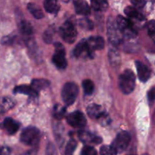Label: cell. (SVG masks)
Instances as JSON below:
<instances>
[{"instance_id":"6da1fadb","label":"cell","mask_w":155,"mask_h":155,"mask_svg":"<svg viewBox=\"0 0 155 155\" xmlns=\"http://www.w3.org/2000/svg\"><path fill=\"white\" fill-rule=\"evenodd\" d=\"M119 86L122 93H132L135 87V77L131 70H126L119 78Z\"/></svg>"},{"instance_id":"7a4b0ae2","label":"cell","mask_w":155,"mask_h":155,"mask_svg":"<svg viewBox=\"0 0 155 155\" xmlns=\"http://www.w3.org/2000/svg\"><path fill=\"white\" fill-rule=\"evenodd\" d=\"M107 36L109 41L113 45H119L124 36L117 24L116 19L111 17L107 20Z\"/></svg>"},{"instance_id":"3957f363","label":"cell","mask_w":155,"mask_h":155,"mask_svg":"<svg viewBox=\"0 0 155 155\" xmlns=\"http://www.w3.org/2000/svg\"><path fill=\"white\" fill-rule=\"evenodd\" d=\"M21 141L24 145L29 146H35L39 143L40 139V133L36 127H28L24 129L21 134Z\"/></svg>"},{"instance_id":"277c9868","label":"cell","mask_w":155,"mask_h":155,"mask_svg":"<svg viewBox=\"0 0 155 155\" xmlns=\"http://www.w3.org/2000/svg\"><path fill=\"white\" fill-rule=\"evenodd\" d=\"M79 89L74 83H67L64 85L62 90V98L66 106L74 104L78 95Z\"/></svg>"},{"instance_id":"5b68a950","label":"cell","mask_w":155,"mask_h":155,"mask_svg":"<svg viewBox=\"0 0 155 155\" xmlns=\"http://www.w3.org/2000/svg\"><path fill=\"white\" fill-rule=\"evenodd\" d=\"M59 34L65 42L73 43L77 38V30L72 23L66 21L59 28Z\"/></svg>"},{"instance_id":"8992f818","label":"cell","mask_w":155,"mask_h":155,"mask_svg":"<svg viewBox=\"0 0 155 155\" xmlns=\"http://www.w3.org/2000/svg\"><path fill=\"white\" fill-rule=\"evenodd\" d=\"M53 62L59 69H65L67 67L65 51L62 44H55V53L53 56Z\"/></svg>"},{"instance_id":"52a82bcc","label":"cell","mask_w":155,"mask_h":155,"mask_svg":"<svg viewBox=\"0 0 155 155\" xmlns=\"http://www.w3.org/2000/svg\"><path fill=\"white\" fill-rule=\"evenodd\" d=\"M130 141V134L128 132L122 131L117 135L112 146L116 150L117 152H123L129 146Z\"/></svg>"},{"instance_id":"ba28073f","label":"cell","mask_w":155,"mask_h":155,"mask_svg":"<svg viewBox=\"0 0 155 155\" xmlns=\"http://www.w3.org/2000/svg\"><path fill=\"white\" fill-rule=\"evenodd\" d=\"M116 22L124 36L130 38L136 36L137 32L133 28V24L130 20L123 18L122 16H118L116 18Z\"/></svg>"},{"instance_id":"9c48e42d","label":"cell","mask_w":155,"mask_h":155,"mask_svg":"<svg viewBox=\"0 0 155 155\" xmlns=\"http://www.w3.org/2000/svg\"><path fill=\"white\" fill-rule=\"evenodd\" d=\"M66 120L67 123L74 128H83L87 123L86 117L81 111H74L69 114L67 116Z\"/></svg>"},{"instance_id":"30bf717a","label":"cell","mask_w":155,"mask_h":155,"mask_svg":"<svg viewBox=\"0 0 155 155\" xmlns=\"http://www.w3.org/2000/svg\"><path fill=\"white\" fill-rule=\"evenodd\" d=\"M92 54L93 51L88 46L87 40L80 41L73 50V54L76 58H91Z\"/></svg>"},{"instance_id":"8fae6325","label":"cell","mask_w":155,"mask_h":155,"mask_svg":"<svg viewBox=\"0 0 155 155\" xmlns=\"http://www.w3.org/2000/svg\"><path fill=\"white\" fill-rule=\"evenodd\" d=\"M87 113L92 119H103L106 115L104 110L100 105L91 104L87 108Z\"/></svg>"},{"instance_id":"7c38bea8","label":"cell","mask_w":155,"mask_h":155,"mask_svg":"<svg viewBox=\"0 0 155 155\" xmlns=\"http://www.w3.org/2000/svg\"><path fill=\"white\" fill-rule=\"evenodd\" d=\"M135 67H136L137 72L139 80L141 82H147L150 79V71L144 64L142 62L137 61H135Z\"/></svg>"},{"instance_id":"4fadbf2b","label":"cell","mask_w":155,"mask_h":155,"mask_svg":"<svg viewBox=\"0 0 155 155\" xmlns=\"http://www.w3.org/2000/svg\"><path fill=\"white\" fill-rule=\"evenodd\" d=\"M3 128L9 135H14L19 129V124L11 117H7L3 121Z\"/></svg>"},{"instance_id":"5bb4252c","label":"cell","mask_w":155,"mask_h":155,"mask_svg":"<svg viewBox=\"0 0 155 155\" xmlns=\"http://www.w3.org/2000/svg\"><path fill=\"white\" fill-rule=\"evenodd\" d=\"M74 5L75 12L78 15H88L91 13L89 5L85 0H75Z\"/></svg>"},{"instance_id":"9a60e30c","label":"cell","mask_w":155,"mask_h":155,"mask_svg":"<svg viewBox=\"0 0 155 155\" xmlns=\"http://www.w3.org/2000/svg\"><path fill=\"white\" fill-rule=\"evenodd\" d=\"M87 42L92 51L95 50H101L104 47L105 42L104 39L100 36H95V37H91L87 39Z\"/></svg>"},{"instance_id":"2e32d148","label":"cell","mask_w":155,"mask_h":155,"mask_svg":"<svg viewBox=\"0 0 155 155\" xmlns=\"http://www.w3.org/2000/svg\"><path fill=\"white\" fill-rule=\"evenodd\" d=\"M79 138H80L82 142H86V143L89 142V143H94L96 144V145H98V144L102 142L101 138L94 136V135L91 134L90 133H87V132L81 131V133H79Z\"/></svg>"},{"instance_id":"e0dca14e","label":"cell","mask_w":155,"mask_h":155,"mask_svg":"<svg viewBox=\"0 0 155 155\" xmlns=\"http://www.w3.org/2000/svg\"><path fill=\"white\" fill-rule=\"evenodd\" d=\"M15 93H20L27 95L31 97H36L38 95V92L32 88L31 86H27V85H20L16 86L14 89Z\"/></svg>"},{"instance_id":"ac0fdd59","label":"cell","mask_w":155,"mask_h":155,"mask_svg":"<svg viewBox=\"0 0 155 155\" xmlns=\"http://www.w3.org/2000/svg\"><path fill=\"white\" fill-rule=\"evenodd\" d=\"M15 106V101L9 97L0 98V114H3Z\"/></svg>"},{"instance_id":"d6986e66","label":"cell","mask_w":155,"mask_h":155,"mask_svg":"<svg viewBox=\"0 0 155 155\" xmlns=\"http://www.w3.org/2000/svg\"><path fill=\"white\" fill-rule=\"evenodd\" d=\"M49 85L50 82L45 79H35L31 82L32 88L37 92L48 87Z\"/></svg>"},{"instance_id":"ffe728a7","label":"cell","mask_w":155,"mask_h":155,"mask_svg":"<svg viewBox=\"0 0 155 155\" xmlns=\"http://www.w3.org/2000/svg\"><path fill=\"white\" fill-rule=\"evenodd\" d=\"M125 14L129 18H134V19L138 20V21H144V17L141 13H139L135 8L132 7V6L126 7L125 8Z\"/></svg>"},{"instance_id":"44dd1931","label":"cell","mask_w":155,"mask_h":155,"mask_svg":"<svg viewBox=\"0 0 155 155\" xmlns=\"http://www.w3.org/2000/svg\"><path fill=\"white\" fill-rule=\"evenodd\" d=\"M27 9L36 19H41V18H43V13L42 10L36 4L32 2L28 3L27 4Z\"/></svg>"},{"instance_id":"7402d4cb","label":"cell","mask_w":155,"mask_h":155,"mask_svg":"<svg viewBox=\"0 0 155 155\" xmlns=\"http://www.w3.org/2000/svg\"><path fill=\"white\" fill-rule=\"evenodd\" d=\"M43 6L49 13H55L59 10L58 0H44Z\"/></svg>"},{"instance_id":"603a6c76","label":"cell","mask_w":155,"mask_h":155,"mask_svg":"<svg viewBox=\"0 0 155 155\" xmlns=\"http://www.w3.org/2000/svg\"><path fill=\"white\" fill-rule=\"evenodd\" d=\"M19 30L21 33L25 36H30L33 34V27L28 21H21L19 24Z\"/></svg>"},{"instance_id":"cb8c5ba5","label":"cell","mask_w":155,"mask_h":155,"mask_svg":"<svg viewBox=\"0 0 155 155\" xmlns=\"http://www.w3.org/2000/svg\"><path fill=\"white\" fill-rule=\"evenodd\" d=\"M91 6L97 12H103L108 8L106 0H91Z\"/></svg>"},{"instance_id":"d4e9b609","label":"cell","mask_w":155,"mask_h":155,"mask_svg":"<svg viewBox=\"0 0 155 155\" xmlns=\"http://www.w3.org/2000/svg\"><path fill=\"white\" fill-rule=\"evenodd\" d=\"M109 58L112 66H119L120 62V57L118 51L115 49H110L109 51Z\"/></svg>"},{"instance_id":"484cf974","label":"cell","mask_w":155,"mask_h":155,"mask_svg":"<svg viewBox=\"0 0 155 155\" xmlns=\"http://www.w3.org/2000/svg\"><path fill=\"white\" fill-rule=\"evenodd\" d=\"M84 92L85 95H91L94 90V84L91 80H85L82 83Z\"/></svg>"},{"instance_id":"4316f807","label":"cell","mask_w":155,"mask_h":155,"mask_svg":"<svg viewBox=\"0 0 155 155\" xmlns=\"http://www.w3.org/2000/svg\"><path fill=\"white\" fill-rule=\"evenodd\" d=\"M65 111H66V109L65 108V107H62L59 104H56L54 107V110H53L54 117L58 120L62 119L65 116Z\"/></svg>"},{"instance_id":"83f0119b","label":"cell","mask_w":155,"mask_h":155,"mask_svg":"<svg viewBox=\"0 0 155 155\" xmlns=\"http://www.w3.org/2000/svg\"><path fill=\"white\" fill-rule=\"evenodd\" d=\"M100 155H117V151L112 145H103L100 148Z\"/></svg>"},{"instance_id":"f1b7e54d","label":"cell","mask_w":155,"mask_h":155,"mask_svg":"<svg viewBox=\"0 0 155 155\" xmlns=\"http://www.w3.org/2000/svg\"><path fill=\"white\" fill-rule=\"evenodd\" d=\"M76 146H77V142L74 139H71L65 147V155H73Z\"/></svg>"},{"instance_id":"f546056e","label":"cell","mask_w":155,"mask_h":155,"mask_svg":"<svg viewBox=\"0 0 155 155\" xmlns=\"http://www.w3.org/2000/svg\"><path fill=\"white\" fill-rule=\"evenodd\" d=\"M81 155H97V151L93 147L87 145L82 148Z\"/></svg>"},{"instance_id":"4dcf8cb0","label":"cell","mask_w":155,"mask_h":155,"mask_svg":"<svg viewBox=\"0 0 155 155\" xmlns=\"http://www.w3.org/2000/svg\"><path fill=\"white\" fill-rule=\"evenodd\" d=\"M53 30L52 29H48L45 31L43 34V40L46 43H50L53 39Z\"/></svg>"},{"instance_id":"1f68e13d","label":"cell","mask_w":155,"mask_h":155,"mask_svg":"<svg viewBox=\"0 0 155 155\" xmlns=\"http://www.w3.org/2000/svg\"><path fill=\"white\" fill-rule=\"evenodd\" d=\"M147 28L150 36H151L152 38L155 37V21H150V22L147 23Z\"/></svg>"},{"instance_id":"d6a6232c","label":"cell","mask_w":155,"mask_h":155,"mask_svg":"<svg viewBox=\"0 0 155 155\" xmlns=\"http://www.w3.org/2000/svg\"><path fill=\"white\" fill-rule=\"evenodd\" d=\"M147 99L150 104L154 102L155 101V87L151 88L147 92Z\"/></svg>"},{"instance_id":"836d02e7","label":"cell","mask_w":155,"mask_h":155,"mask_svg":"<svg viewBox=\"0 0 155 155\" xmlns=\"http://www.w3.org/2000/svg\"><path fill=\"white\" fill-rule=\"evenodd\" d=\"M131 2L135 7L138 8H141L146 4L145 0H131Z\"/></svg>"},{"instance_id":"e575fe53","label":"cell","mask_w":155,"mask_h":155,"mask_svg":"<svg viewBox=\"0 0 155 155\" xmlns=\"http://www.w3.org/2000/svg\"><path fill=\"white\" fill-rule=\"evenodd\" d=\"M46 155H56V149H55L54 146L51 144H50L47 148Z\"/></svg>"},{"instance_id":"d590c367","label":"cell","mask_w":155,"mask_h":155,"mask_svg":"<svg viewBox=\"0 0 155 155\" xmlns=\"http://www.w3.org/2000/svg\"><path fill=\"white\" fill-rule=\"evenodd\" d=\"M11 153V150L9 149L7 147H5V148H2V151H1V155H9Z\"/></svg>"},{"instance_id":"8d00e7d4","label":"cell","mask_w":155,"mask_h":155,"mask_svg":"<svg viewBox=\"0 0 155 155\" xmlns=\"http://www.w3.org/2000/svg\"><path fill=\"white\" fill-rule=\"evenodd\" d=\"M36 149H35V148H33V149H31L30 150V151H27V152L25 153V154H22V155H36Z\"/></svg>"},{"instance_id":"74e56055","label":"cell","mask_w":155,"mask_h":155,"mask_svg":"<svg viewBox=\"0 0 155 155\" xmlns=\"http://www.w3.org/2000/svg\"><path fill=\"white\" fill-rule=\"evenodd\" d=\"M1 151H2V148H0V155H1Z\"/></svg>"}]
</instances>
